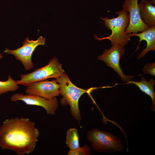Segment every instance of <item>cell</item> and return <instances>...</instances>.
Instances as JSON below:
<instances>
[{
	"mask_svg": "<svg viewBox=\"0 0 155 155\" xmlns=\"http://www.w3.org/2000/svg\"><path fill=\"white\" fill-rule=\"evenodd\" d=\"M39 135L35 123L28 118L6 119L0 126V148L18 155L28 154L35 150Z\"/></svg>",
	"mask_w": 155,
	"mask_h": 155,
	"instance_id": "obj_1",
	"label": "cell"
},
{
	"mask_svg": "<svg viewBox=\"0 0 155 155\" xmlns=\"http://www.w3.org/2000/svg\"><path fill=\"white\" fill-rule=\"evenodd\" d=\"M118 16L113 18L108 17L100 18L104 21V25L108 30H111V34L109 36L101 38H98L95 34L94 38L99 41L108 39L113 45L118 44L124 47L130 40L129 34H127L126 29L129 25V13L125 9L115 12Z\"/></svg>",
	"mask_w": 155,
	"mask_h": 155,
	"instance_id": "obj_2",
	"label": "cell"
},
{
	"mask_svg": "<svg viewBox=\"0 0 155 155\" xmlns=\"http://www.w3.org/2000/svg\"><path fill=\"white\" fill-rule=\"evenodd\" d=\"M56 79L60 85V94L63 96L61 100V104L64 106L69 105L72 115L80 122L81 117L78 106L79 99L84 93H89L92 89L84 90L76 86L65 72Z\"/></svg>",
	"mask_w": 155,
	"mask_h": 155,
	"instance_id": "obj_3",
	"label": "cell"
},
{
	"mask_svg": "<svg viewBox=\"0 0 155 155\" xmlns=\"http://www.w3.org/2000/svg\"><path fill=\"white\" fill-rule=\"evenodd\" d=\"M64 72L61 64L57 58L54 57L50 59L46 65L37 68L31 73L20 74V79L16 81V82L18 85L27 86L32 83L49 78L57 79Z\"/></svg>",
	"mask_w": 155,
	"mask_h": 155,
	"instance_id": "obj_4",
	"label": "cell"
},
{
	"mask_svg": "<svg viewBox=\"0 0 155 155\" xmlns=\"http://www.w3.org/2000/svg\"><path fill=\"white\" fill-rule=\"evenodd\" d=\"M87 137L93 148L98 152L113 153L124 149L120 140L107 132L92 129L88 132Z\"/></svg>",
	"mask_w": 155,
	"mask_h": 155,
	"instance_id": "obj_5",
	"label": "cell"
},
{
	"mask_svg": "<svg viewBox=\"0 0 155 155\" xmlns=\"http://www.w3.org/2000/svg\"><path fill=\"white\" fill-rule=\"evenodd\" d=\"M46 38L42 36L35 40H30L26 37L22 43V46L14 50L6 48L4 53L13 55L16 60L20 61L22 64L26 71L30 70L34 67L32 60L33 53L36 48L39 45L42 46L45 43Z\"/></svg>",
	"mask_w": 155,
	"mask_h": 155,
	"instance_id": "obj_6",
	"label": "cell"
},
{
	"mask_svg": "<svg viewBox=\"0 0 155 155\" xmlns=\"http://www.w3.org/2000/svg\"><path fill=\"white\" fill-rule=\"evenodd\" d=\"M125 52L124 47L118 44L113 45L110 49H105L102 54L98 56L97 58L105 62L107 66L111 67L121 77L122 81L127 83L135 76L125 75L120 66L121 58Z\"/></svg>",
	"mask_w": 155,
	"mask_h": 155,
	"instance_id": "obj_7",
	"label": "cell"
},
{
	"mask_svg": "<svg viewBox=\"0 0 155 155\" xmlns=\"http://www.w3.org/2000/svg\"><path fill=\"white\" fill-rule=\"evenodd\" d=\"M26 87V94L36 95L47 99L54 98L60 94V85L56 79L34 82Z\"/></svg>",
	"mask_w": 155,
	"mask_h": 155,
	"instance_id": "obj_8",
	"label": "cell"
},
{
	"mask_svg": "<svg viewBox=\"0 0 155 155\" xmlns=\"http://www.w3.org/2000/svg\"><path fill=\"white\" fill-rule=\"evenodd\" d=\"M10 99L13 102L20 101L27 105L41 107L45 110L48 115H54L58 106L56 97L48 99L33 95L16 93L13 95Z\"/></svg>",
	"mask_w": 155,
	"mask_h": 155,
	"instance_id": "obj_9",
	"label": "cell"
},
{
	"mask_svg": "<svg viewBox=\"0 0 155 155\" xmlns=\"http://www.w3.org/2000/svg\"><path fill=\"white\" fill-rule=\"evenodd\" d=\"M138 0H125L122 7L129 14V21L125 32L127 34L137 33L149 28L141 19L138 8Z\"/></svg>",
	"mask_w": 155,
	"mask_h": 155,
	"instance_id": "obj_10",
	"label": "cell"
},
{
	"mask_svg": "<svg viewBox=\"0 0 155 155\" xmlns=\"http://www.w3.org/2000/svg\"><path fill=\"white\" fill-rule=\"evenodd\" d=\"M129 34L131 37L137 36L139 38V43L135 51L138 49L139 45L141 41L144 40L146 42V46L138 55V59L145 56L147 53L149 51L152 50L155 51V26L149 27L146 30L140 33Z\"/></svg>",
	"mask_w": 155,
	"mask_h": 155,
	"instance_id": "obj_11",
	"label": "cell"
},
{
	"mask_svg": "<svg viewBox=\"0 0 155 155\" xmlns=\"http://www.w3.org/2000/svg\"><path fill=\"white\" fill-rule=\"evenodd\" d=\"M150 0H141L138 4L141 19L148 27L155 26V6Z\"/></svg>",
	"mask_w": 155,
	"mask_h": 155,
	"instance_id": "obj_12",
	"label": "cell"
},
{
	"mask_svg": "<svg viewBox=\"0 0 155 155\" xmlns=\"http://www.w3.org/2000/svg\"><path fill=\"white\" fill-rule=\"evenodd\" d=\"M126 84H133L137 86L140 90L151 98L152 101L151 110L154 112L155 110V93L154 91L153 87L155 84V81L151 79L149 82L147 81L144 77L142 76L140 82L131 81Z\"/></svg>",
	"mask_w": 155,
	"mask_h": 155,
	"instance_id": "obj_13",
	"label": "cell"
},
{
	"mask_svg": "<svg viewBox=\"0 0 155 155\" xmlns=\"http://www.w3.org/2000/svg\"><path fill=\"white\" fill-rule=\"evenodd\" d=\"M66 143L71 150H75L80 147L78 134L76 128L70 129L67 130Z\"/></svg>",
	"mask_w": 155,
	"mask_h": 155,
	"instance_id": "obj_14",
	"label": "cell"
},
{
	"mask_svg": "<svg viewBox=\"0 0 155 155\" xmlns=\"http://www.w3.org/2000/svg\"><path fill=\"white\" fill-rule=\"evenodd\" d=\"M19 88L16 81L13 80L10 75H8L7 80H0V95L9 92L16 91Z\"/></svg>",
	"mask_w": 155,
	"mask_h": 155,
	"instance_id": "obj_15",
	"label": "cell"
},
{
	"mask_svg": "<svg viewBox=\"0 0 155 155\" xmlns=\"http://www.w3.org/2000/svg\"><path fill=\"white\" fill-rule=\"evenodd\" d=\"M90 154V150L89 147L87 145H85L82 147H80L75 150H70L68 152V155H88Z\"/></svg>",
	"mask_w": 155,
	"mask_h": 155,
	"instance_id": "obj_16",
	"label": "cell"
},
{
	"mask_svg": "<svg viewBox=\"0 0 155 155\" xmlns=\"http://www.w3.org/2000/svg\"><path fill=\"white\" fill-rule=\"evenodd\" d=\"M155 63H148L145 65L142 71L145 74H150L152 76H155Z\"/></svg>",
	"mask_w": 155,
	"mask_h": 155,
	"instance_id": "obj_17",
	"label": "cell"
},
{
	"mask_svg": "<svg viewBox=\"0 0 155 155\" xmlns=\"http://www.w3.org/2000/svg\"><path fill=\"white\" fill-rule=\"evenodd\" d=\"M152 2V3L153 4L155 5V0H150Z\"/></svg>",
	"mask_w": 155,
	"mask_h": 155,
	"instance_id": "obj_18",
	"label": "cell"
},
{
	"mask_svg": "<svg viewBox=\"0 0 155 155\" xmlns=\"http://www.w3.org/2000/svg\"><path fill=\"white\" fill-rule=\"evenodd\" d=\"M3 57L2 54L0 52V60H1Z\"/></svg>",
	"mask_w": 155,
	"mask_h": 155,
	"instance_id": "obj_19",
	"label": "cell"
}]
</instances>
